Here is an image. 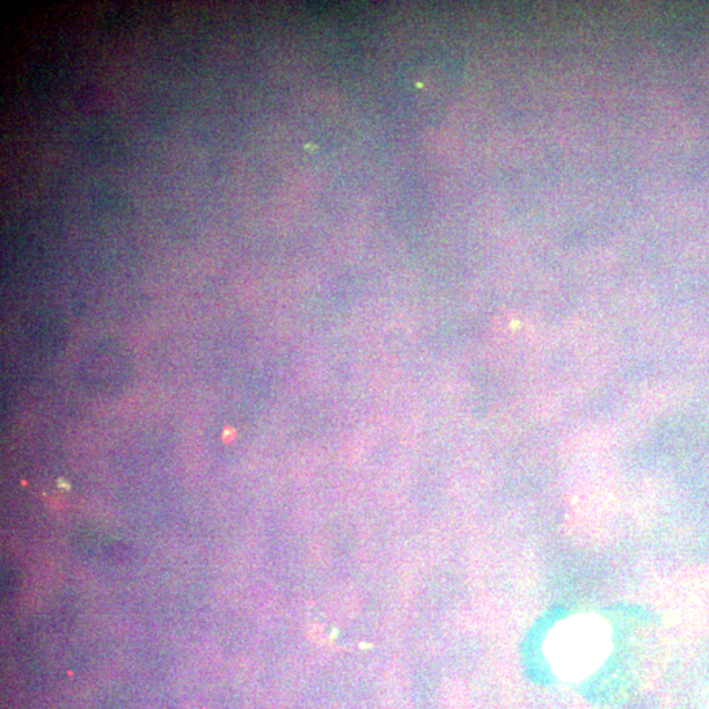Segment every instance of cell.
<instances>
[{
	"label": "cell",
	"instance_id": "obj_1",
	"mask_svg": "<svg viewBox=\"0 0 709 709\" xmlns=\"http://www.w3.org/2000/svg\"><path fill=\"white\" fill-rule=\"evenodd\" d=\"M609 633L604 620L588 616L570 618L554 628L551 638L554 669L568 677L587 676L607 654Z\"/></svg>",
	"mask_w": 709,
	"mask_h": 709
}]
</instances>
